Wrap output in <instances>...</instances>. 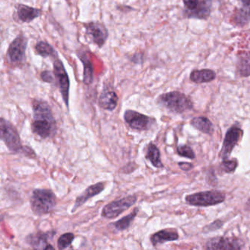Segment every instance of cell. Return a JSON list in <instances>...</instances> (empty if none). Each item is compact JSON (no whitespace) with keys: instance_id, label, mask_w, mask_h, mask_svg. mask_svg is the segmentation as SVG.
<instances>
[{"instance_id":"obj_10","label":"cell","mask_w":250,"mask_h":250,"mask_svg":"<svg viewBox=\"0 0 250 250\" xmlns=\"http://www.w3.org/2000/svg\"><path fill=\"white\" fill-rule=\"evenodd\" d=\"M243 134V130L238 127H231L228 129L225 134L223 146L220 152V156L223 160L228 159L235 146L242 138Z\"/></svg>"},{"instance_id":"obj_12","label":"cell","mask_w":250,"mask_h":250,"mask_svg":"<svg viewBox=\"0 0 250 250\" xmlns=\"http://www.w3.org/2000/svg\"><path fill=\"white\" fill-rule=\"evenodd\" d=\"M243 243L238 238L216 237L206 243L207 250H241Z\"/></svg>"},{"instance_id":"obj_7","label":"cell","mask_w":250,"mask_h":250,"mask_svg":"<svg viewBox=\"0 0 250 250\" xmlns=\"http://www.w3.org/2000/svg\"><path fill=\"white\" fill-rule=\"evenodd\" d=\"M124 118L130 128L138 131H147L156 124L154 118L131 109L125 111Z\"/></svg>"},{"instance_id":"obj_33","label":"cell","mask_w":250,"mask_h":250,"mask_svg":"<svg viewBox=\"0 0 250 250\" xmlns=\"http://www.w3.org/2000/svg\"><path fill=\"white\" fill-rule=\"evenodd\" d=\"M178 166L184 171L190 170L193 167V165L191 164L187 163V162H180L178 163Z\"/></svg>"},{"instance_id":"obj_28","label":"cell","mask_w":250,"mask_h":250,"mask_svg":"<svg viewBox=\"0 0 250 250\" xmlns=\"http://www.w3.org/2000/svg\"><path fill=\"white\" fill-rule=\"evenodd\" d=\"M177 152L178 154L183 157H187L188 159H194L195 158V153L193 151L192 148L188 146H180L177 147Z\"/></svg>"},{"instance_id":"obj_21","label":"cell","mask_w":250,"mask_h":250,"mask_svg":"<svg viewBox=\"0 0 250 250\" xmlns=\"http://www.w3.org/2000/svg\"><path fill=\"white\" fill-rule=\"evenodd\" d=\"M78 57L80 61L84 65V73H83V83L89 85L92 84L93 81V67L90 58L87 54L84 52L78 53Z\"/></svg>"},{"instance_id":"obj_30","label":"cell","mask_w":250,"mask_h":250,"mask_svg":"<svg viewBox=\"0 0 250 250\" xmlns=\"http://www.w3.org/2000/svg\"><path fill=\"white\" fill-rule=\"evenodd\" d=\"M54 75H55V74L51 72V71H44L41 74V78H42V81L44 82V83L52 84V83H55V77H54Z\"/></svg>"},{"instance_id":"obj_13","label":"cell","mask_w":250,"mask_h":250,"mask_svg":"<svg viewBox=\"0 0 250 250\" xmlns=\"http://www.w3.org/2000/svg\"><path fill=\"white\" fill-rule=\"evenodd\" d=\"M86 34L90 37L95 44L102 47L108 39L107 29L104 25L98 22H90L85 25Z\"/></svg>"},{"instance_id":"obj_25","label":"cell","mask_w":250,"mask_h":250,"mask_svg":"<svg viewBox=\"0 0 250 250\" xmlns=\"http://www.w3.org/2000/svg\"><path fill=\"white\" fill-rule=\"evenodd\" d=\"M139 208H136L133 210L132 212L129 213V214L126 215V216L123 217L122 219H119L117 222L112 223L114 228L115 229H118V231H124L125 229H128L129 228L130 225L132 223L133 221L135 219L137 215L138 214Z\"/></svg>"},{"instance_id":"obj_34","label":"cell","mask_w":250,"mask_h":250,"mask_svg":"<svg viewBox=\"0 0 250 250\" xmlns=\"http://www.w3.org/2000/svg\"><path fill=\"white\" fill-rule=\"evenodd\" d=\"M143 55H141V54H135V55L133 56L131 61L134 62V63L140 64L143 62Z\"/></svg>"},{"instance_id":"obj_23","label":"cell","mask_w":250,"mask_h":250,"mask_svg":"<svg viewBox=\"0 0 250 250\" xmlns=\"http://www.w3.org/2000/svg\"><path fill=\"white\" fill-rule=\"evenodd\" d=\"M237 71L241 77L250 76V51L241 54L237 62Z\"/></svg>"},{"instance_id":"obj_1","label":"cell","mask_w":250,"mask_h":250,"mask_svg":"<svg viewBox=\"0 0 250 250\" xmlns=\"http://www.w3.org/2000/svg\"><path fill=\"white\" fill-rule=\"evenodd\" d=\"M33 109V132L42 139L53 137L56 133L57 124L49 104L43 100H34Z\"/></svg>"},{"instance_id":"obj_15","label":"cell","mask_w":250,"mask_h":250,"mask_svg":"<svg viewBox=\"0 0 250 250\" xmlns=\"http://www.w3.org/2000/svg\"><path fill=\"white\" fill-rule=\"evenodd\" d=\"M16 15L19 21L30 23L42 15V11L25 5H17L16 6Z\"/></svg>"},{"instance_id":"obj_19","label":"cell","mask_w":250,"mask_h":250,"mask_svg":"<svg viewBox=\"0 0 250 250\" xmlns=\"http://www.w3.org/2000/svg\"><path fill=\"white\" fill-rule=\"evenodd\" d=\"M211 3L208 0H203L199 2L197 8L193 11H187V15L189 18H196L198 20H206L210 14Z\"/></svg>"},{"instance_id":"obj_24","label":"cell","mask_w":250,"mask_h":250,"mask_svg":"<svg viewBox=\"0 0 250 250\" xmlns=\"http://www.w3.org/2000/svg\"><path fill=\"white\" fill-rule=\"evenodd\" d=\"M146 159H147L155 167L162 168L164 167L162 160H161L160 150L158 148L157 146L153 143H150L147 146Z\"/></svg>"},{"instance_id":"obj_5","label":"cell","mask_w":250,"mask_h":250,"mask_svg":"<svg viewBox=\"0 0 250 250\" xmlns=\"http://www.w3.org/2000/svg\"><path fill=\"white\" fill-rule=\"evenodd\" d=\"M187 203L191 206L207 207L219 204L225 200V195L219 191H206L187 195Z\"/></svg>"},{"instance_id":"obj_32","label":"cell","mask_w":250,"mask_h":250,"mask_svg":"<svg viewBox=\"0 0 250 250\" xmlns=\"http://www.w3.org/2000/svg\"><path fill=\"white\" fill-rule=\"evenodd\" d=\"M184 5L187 7L188 11H193L199 5V0H183Z\"/></svg>"},{"instance_id":"obj_3","label":"cell","mask_w":250,"mask_h":250,"mask_svg":"<svg viewBox=\"0 0 250 250\" xmlns=\"http://www.w3.org/2000/svg\"><path fill=\"white\" fill-rule=\"evenodd\" d=\"M158 103L170 112L176 114L184 113L193 109L191 99L184 93L178 91L161 95L158 99Z\"/></svg>"},{"instance_id":"obj_8","label":"cell","mask_w":250,"mask_h":250,"mask_svg":"<svg viewBox=\"0 0 250 250\" xmlns=\"http://www.w3.org/2000/svg\"><path fill=\"white\" fill-rule=\"evenodd\" d=\"M54 74L58 82L60 91L62 95L64 103L68 108L69 105L70 80L66 70L61 60L57 58L54 62Z\"/></svg>"},{"instance_id":"obj_16","label":"cell","mask_w":250,"mask_h":250,"mask_svg":"<svg viewBox=\"0 0 250 250\" xmlns=\"http://www.w3.org/2000/svg\"><path fill=\"white\" fill-rule=\"evenodd\" d=\"M118 95L111 89H105L99 96V106L104 110L113 111L118 106Z\"/></svg>"},{"instance_id":"obj_26","label":"cell","mask_w":250,"mask_h":250,"mask_svg":"<svg viewBox=\"0 0 250 250\" xmlns=\"http://www.w3.org/2000/svg\"><path fill=\"white\" fill-rule=\"evenodd\" d=\"M36 52L43 58H58V53L49 43L40 42L36 45Z\"/></svg>"},{"instance_id":"obj_2","label":"cell","mask_w":250,"mask_h":250,"mask_svg":"<svg viewBox=\"0 0 250 250\" xmlns=\"http://www.w3.org/2000/svg\"><path fill=\"white\" fill-rule=\"evenodd\" d=\"M30 201L32 210L37 216H43L50 213L57 204L55 193L52 190L46 188L35 189Z\"/></svg>"},{"instance_id":"obj_31","label":"cell","mask_w":250,"mask_h":250,"mask_svg":"<svg viewBox=\"0 0 250 250\" xmlns=\"http://www.w3.org/2000/svg\"><path fill=\"white\" fill-rule=\"evenodd\" d=\"M223 224L222 221L218 219V220L214 221V222H212L210 225L206 226V228H204V231L205 232H211V231L216 230V229L222 228Z\"/></svg>"},{"instance_id":"obj_14","label":"cell","mask_w":250,"mask_h":250,"mask_svg":"<svg viewBox=\"0 0 250 250\" xmlns=\"http://www.w3.org/2000/svg\"><path fill=\"white\" fill-rule=\"evenodd\" d=\"M104 188L105 184L104 182H99L87 187L83 194L77 197L74 207H73L72 212L75 211L76 210L83 206L87 200H90L92 197L102 193L104 190Z\"/></svg>"},{"instance_id":"obj_22","label":"cell","mask_w":250,"mask_h":250,"mask_svg":"<svg viewBox=\"0 0 250 250\" xmlns=\"http://www.w3.org/2000/svg\"><path fill=\"white\" fill-rule=\"evenodd\" d=\"M191 125L204 134L211 135L214 131L211 121L206 117H195L191 121Z\"/></svg>"},{"instance_id":"obj_27","label":"cell","mask_w":250,"mask_h":250,"mask_svg":"<svg viewBox=\"0 0 250 250\" xmlns=\"http://www.w3.org/2000/svg\"><path fill=\"white\" fill-rule=\"evenodd\" d=\"M75 235L72 232H66L60 236L58 240V247L60 250H65L68 248L72 244Z\"/></svg>"},{"instance_id":"obj_17","label":"cell","mask_w":250,"mask_h":250,"mask_svg":"<svg viewBox=\"0 0 250 250\" xmlns=\"http://www.w3.org/2000/svg\"><path fill=\"white\" fill-rule=\"evenodd\" d=\"M241 8L232 17V22L238 26L246 25L250 21V0H241Z\"/></svg>"},{"instance_id":"obj_18","label":"cell","mask_w":250,"mask_h":250,"mask_svg":"<svg viewBox=\"0 0 250 250\" xmlns=\"http://www.w3.org/2000/svg\"><path fill=\"white\" fill-rule=\"evenodd\" d=\"M179 238L178 232L169 229H162L158 231L150 237V241L153 246L165 244L168 241H176Z\"/></svg>"},{"instance_id":"obj_9","label":"cell","mask_w":250,"mask_h":250,"mask_svg":"<svg viewBox=\"0 0 250 250\" xmlns=\"http://www.w3.org/2000/svg\"><path fill=\"white\" fill-rule=\"evenodd\" d=\"M27 39L20 36L13 41L8 50V59L12 64L22 63L25 60Z\"/></svg>"},{"instance_id":"obj_29","label":"cell","mask_w":250,"mask_h":250,"mask_svg":"<svg viewBox=\"0 0 250 250\" xmlns=\"http://www.w3.org/2000/svg\"><path fill=\"white\" fill-rule=\"evenodd\" d=\"M237 167H238V162L235 159H232V160L225 159L222 164V169L227 173L233 172L236 169Z\"/></svg>"},{"instance_id":"obj_11","label":"cell","mask_w":250,"mask_h":250,"mask_svg":"<svg viewBox=\"0 0 250 250\" xmlns=\"http://www.w3.org/2000/svg\"><path fill=\"white\" fill-rule=\"evenodd\" d=\"M56 232H38L30 234L26 237V242L35 250H54V247L49 244V239L54 238Z\"/></svg>"},{"instance_id":"obj_6","label":"cell","mask_w":250,"mask_h":250,"mask_svg":"<svg viewBox=\"0 0 250 250\" xmlns=\"http://www.w3.org/2000/svg\"><path fill=\"white\" fill-rule=\"evenodd\" d=\"M137 201V196L129 195L120 200L111 202L104 207L102 216L108 219H115L125 210L132 207Z\"/></svg>"},{"instance_id":"obj_35","label":"cell","mask_w":250,"mask_h":250,"mask_svg":"<svg viewBox=\"0 0 250 250\" xmlns=\"http://www.w3.org/2000/svg\"><path fill=\"white\" fill-rule=\"evenodd\" d=\"M248 203H249V204H250V199H249V200H248Z\"/></svg>"},{"instance_id":"obj_20","label":"cell","mask_w":250,"mask_h":250,"mask_svg":"<svg viewBox=\"0 0 250 250\" xmlns=\"http://www.w3.org/2000/svg\"><path fill=\"white\" fill-rule=\"evenodd\" d=\"M216 78V73L210 69L194 70L190 74V80L197 84L210 83Z\"/></svg>"},{"instance_id":"obj_4","label":"cell","mask_w":250,"mask_h":250,"mask_svg":"<svg viewBox=\"0 0 250 250\" xmlns=\"http://www.w3.org/2000/svg\"><path fill=\"white\" fill-rule=\"evenodd\" d=\"M0 131L1 140L5 143L9 150L14 153H22L24 146L23 147L21 145L20 134L13 124L3 118H1Z\"/></svg>"}]
</instances>
